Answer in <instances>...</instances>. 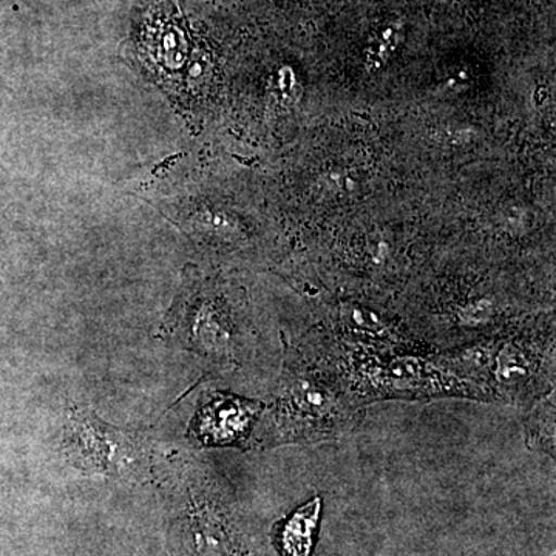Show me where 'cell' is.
Segmentation results:
<instances>
[{"instance_id": "6da1fadb", "label": "cell", "mask_w": 556, "mask_h": 556, "mask_svg": "<svg viewBox=\"0 0 556 556\" xmlns=\"http://www.w3.org/2000/svg\"><path fill=\"white\" fill-rule=\"evenodd\" d=\"M364 407L353 397L338 368L313 342L285 350L276 397L265 417L270 444H318L351 433Z\"/></svg>"}, {"instance_id": "7a4b0ae2", "label": "cell", "mask_w": 556, "mask_h": 556, "mask_svg": "<svg viewBox=\"0 0 556 556\" xmlns=\"http://www.w3.org/2000/svg\"><path fill=\"white\" fill-rule=\"evenodd\" d=\"M442 367L466 383L473 399L530 407L555 390V331H503L437 351Z\"/></svg>"}, {"instance_id": "3957f363", "label": "cell", "mask_w": 556, "mask_h": 556, "mask_svg": "<svg viewBox=\"0 0 556 556\" xmlns=\"http://www.w3.org/2000/svg\"><path fill=\"white\" fill-rule=\"evenodd\" d=\"M62 452L73 467L89 475L127 477L144 464V450L137 439L83 407L68 413Z\"/></svg>"}, {"instance_id": "277c9868", "label": "cell", "mask_w": 556, "mask_h": 556, "mask_svg": "<svg viewBox=\"0 0 556 556\" xmlns=\"http://www.w3.org/2000/svg\"><path fill=\"white\" fill-rule=\"evenodd\" d=\"M190 348L222 365H239L252 351L243 325L217 300H203L188 321Z\"/></svg>"}, {"instance_id": "5b68a950", "label": "cell", "mask_w": 556, "mask_h": 556, "mask_svg": "<svg viewBox=\"0 0 556 556\" xmlns=\"http://www.w3.org/2000/svg\"><path fill=\"white\" fill-rule=\"evenodd\" d=\"M260 409L258 402L218 394L201 412V437L212 444H240L254 426Z\"/></svg>"}, {"instance_id": "8992f818", "label": "cell", "mask_w": 556, "mask_h": 556, "mask_svg": "<svg viewBox=\"0 0 556 556\" xmlns=\"http://www.w3.org/2000/svg\"><path fill=\"white\" fill-rule=\"evenodd\" d=\"M320 514L321 500L314 496L277 525L276 544L281 556H311Z\"/></svg>"}, {"instance_id": "52a82bcc", "label": "cell", "mask_w": 556, "mask_h": 556, "mask_svg": "<svg viewBox=\"0 0 556 556\" xmlns=\"http://www.w3.org/2000/svg\"><path fill=\"white\" fill-rule=\"evenodd\" d=\"M146 47L153 62L164 70H179L188 60V38L175 22L167 20L150 22L146 31Z\"/></svg>"}, {"instance_id": "ba28073f", "label": "cell", "mask_w": 556, "mask_h": 556, "mask_svg": "<svg viewBox=\"0 0 556 556\" xmlns=\"http://www.w3.org/2000/svg\"><path fill=\"white\" fill-rule=\"evenodd\" d=\"M526 422V442L530 448L555 455V390L530 405Z\"/></svg>"}, {"instance_id": "9c48e42d", "label": "cell", "mask_w": 556, "mask_h": 556, "mask_svg": "<svg viewBox=\"0 0 556 556\" xmlns=\"http://www.w3.org/2000/svg\"><path fill=\"white\" fill-rule=\"evenodd\" d=\"M402 38H404V24L394 22V24L387 25L369 43L367 50L368 64L375 65V67L382 65L396 51Z\"/></svg>"}, {"instance_id": "30bf717a", "label": "cell", "mask_w": 556, "mask_h": 556, "mask_svg": "<svg viewBox=\"0 0 556 556\" xmlns=\"http://www.w3.org/2000/svg\"><path fill=\"white\" fill-rule=\"evenodd\" d=\"M501 229L510 236H519V233H526L527 230L532 226V217H530L529 211L525 207H508L501 211L500 218Z\"/></svg>"}, {"instance_id": "8fae6325", "label": "cell", "mask_w": 556, "mask_h": 556, "mask_svg": "<svg viewBox=\"0 0 556 556\" xmlns=\"http://www.w3.org/2000/svg\"><path fill=\"white\" fill-rule=\"evenodd\" d=\"M357 182L346 172H331L321 179V186L329 192L351 193L356 189Z\"/></svg>"}]
</instances>
